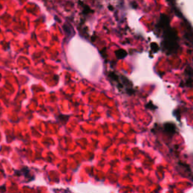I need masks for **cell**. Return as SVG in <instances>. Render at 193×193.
<instances>
[{"instance_id":"6","label":"cell","mask_w":193,"mask_h":193,"mask_svg":"<svg viewBox=\"0 0 193 193\" xmlns=\"http://www.w3.org/2000/svg\"><path fill=\"white\" fill-rule=\"evenodd\" d=\"M151 47H152V49L155 52H157L159 50V47L158 45L156 44V43H152L151 44Z\"/></svg>"},{"instance_id":"5","label":"cell","mask_w":193,"mask_h":193,"mask_svg":"<svg viewBox=\"0 0 193 193\" xmlns=\"http://www.w3.org/2000/svg\"><path fill=\"white\" fill-rule=\"evenodd\" d=\"M115 54L116 57H117L118 59H123L127 56V52L125 51V50L123 49H118L117 51H115Z\"/></svg>"},{"instance_id":"3","label":"cell","mask_w":193,"mask_h":193,"mask_svg":"<svg viewBox=\"0 0 193 193\" xmlns=\"http://www.w3.org/2000/svg\"><path fill=\"white\" fill-rule=\"evenodd\" d=\"M16 175L18 177H24V179L26 180L25 182H29L34 180V176L32 175L30 173V170L28 169L27 168H24L23 169L18 170L15 172Z\"/></svg>"},{"instance_id":"1","label":"cell","mask_w":193,"mask_h":193,"mask_svg":"<svg viewBox=\"0 0 193 193\" xmlns=\"http://www.w3.org/2000/svg\"><path fill=\"white\" fill-rule=\"evenodd\" d=\"M169 18L165 14H161L160 19L157 24L155 30L162 33L163 50L167 54L177 53L179 45L177 31L174 30L169 26Z\"/></svg>"},{"instance_id":"4","label":"cell","mask_w":193,"mask_h":193,"mask_svg":"<svg viewBox=\"0 0 193 193\" xmlns=\"http://www.w3.org/2000/svg\"><path fill=\"white\" fill-rule=\"evenodd\" d=\"M164 131L168 134L170 135H173L177 131V128H176V125L173 123H166L164 125Z\"/></svg>"},{"instance_id":"2","label":"cell","mask_w":193,"mask_h":193,"mask_svg":"<svg viewBox=\"0 0 193 193\" xmlns=\"http://www.w3.org/2000/svg\"><path fill=\"white\" fill-rule=\"evenodd\" d=\"M109 78L112 80L113 83H115L117 85L118 88L120 91L125 89V92L128 94L129 95H131L134 93V89L132 88L131 82L129 81L126 77L123 76H118L117 74L114 72H110L109 75Z\"/></svg>"}]
</instances>
